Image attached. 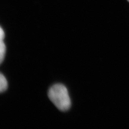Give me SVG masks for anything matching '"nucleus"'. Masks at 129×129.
Instances as JSON below:
<instances>
[{"label": "nucleus", "mask_w": 129, "mask_h": 129, "mask_svg": "<svg viewBox=\"0 0 129 129\" xmlns=\"http://www.w3.org/2000/svg\"><path fill=\"white\" fill-rule=\"evenodd\" d=\"M48 96L59 110L66 111L70 108L71 103L69 92L63 85L56 84L52 86L48 91Z\"/></svg>", "instance_id": "f257e3e1"}, {"label": "nucleus", "mask_w": 129, "mask_h": 129, "mask_svg": "<svg viewBox=\"0 0 129 129\" xmlns=\"http://www.w3.org/2000/svg\"><path fill=\"white\" fill-rule=\"evenodd\" d=\"M8 88V83L5 76L2 74L0 76V92L3 93Z\"/></svg>", "instance_id": "f03ea898"}, {"label": "nucleus", "mask_w": 129, "mask_h": 129, "mask_svg": "<svg viewBox=\"0 0 129 129\" xmlns=\"http://www.w3.org/2000/svg\"><path fill=\"white\" fill-rule=\"evenodd\" d=\"M6 46L3 41H0V62L2 63L5 59L6 53Z\"/></svg>", "instance_id": "7ed1b4c3"}, {"label": "nucleus", "mask_w": 129, "mask_h": 129, "mask_svg": "<svg viewBox=\"0 0 129 129\" xmlns=\"http://www.w3.org/2000/svg\"><path fill=\"white\" fill-rule=\"evenodd\" d=\"M5 37V34L4 31H3V29L1 28L0 30V40L2 41H3Z\"/></svg>", "instance_id": "20e7f679"}, {"label": "nucleus", "mask_w": 129, "mask_h": 129, "mask_svg": "<svg viewBox=\"0 0 129 129\" xmlns=\"http://www.w3.org/2000/svg\"><path fill=\"white\" fill-rule=\"evenodd\" d=\"M127 1H128V2H129V0H127Z\"/></svg>", "instance_id": "39448f33"}]
</instances>
